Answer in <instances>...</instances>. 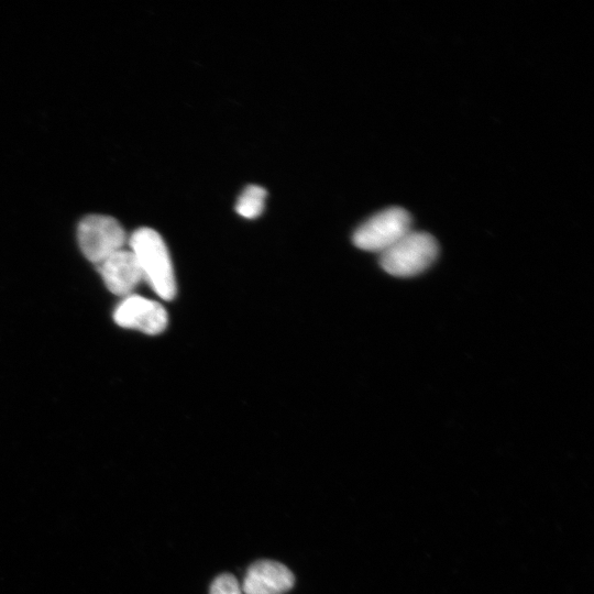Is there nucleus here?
Masks as SVG:
<instances>
[{
  "label": "nucleus",
  "instance_id": "nucleus-5",
  "mask_svg": "<svg viewBox=\"0 0 594 594\" xmlns=\"http://www.w3.org/2000/svg\"><path fill=\"white\" fill-rule=\"evenodd\" d=\"M113 319L120 327L157 334L165 330L168 318L157 301L131 294L117 306Z\"/></svg>",
  "mask_w": 594,
  "mask_h": 594
},
{
  "label": "nucleus",
  "instance_id": "nucleus-9",
  "mask_svg": "<svg viewBox=\"0 0 594 594\" xmlns=\"http://www.w3.org/2000/svg\"><path fill=\"white\" fill-rule=\"evenodd\" d=\"M210 594H241V588L232 574L224 573L215 579Z\"/></svg>",
  "mask_w": 594,
  "mask_h": 594
},
{
  "label": "nucleus",
  "instance_id": "nucleus-2",
  "mask_svg": "<svg viewBox=\"0 0 594 594\" xmlns=\"http://www.w3.org/2000/svg\"><path fill=\"white\" fill-rule=\"evenodd\" d=\"M439 254L437 240L427 232L409 231L380 254V264L396 277H411L425 272Z\"/></svg>",
  "mask_w": 594,
  "mask_h": 594
},
{
  "label": "nucleus",
  "instance_id": "nucleus-7",
  "mask_svg": "<svg viewBox=\"0 0 594 594\" xmlns=\"http://www.w3.org/2000/svg\"><path fill=\"white\" fill-rule=\"evenodd\" d=\"M295 578L284 564L261 560L252 564L243 581L245 594H284L294 585Z\"/></svg>",
  "mask_w": 594,
  "mask_h": 594
},
{
  "label": "nucleus",
  "instance_id": "nucleus-1",
  "mask_svg": "<svg viewBox=\"0 0 594 594\" xmlns=\"http://www.w3.org/2000/svg\"><path fill=\"white\" fill-rule=\"evenodd\" d=\"M130 248L139 263L142 279L164 300L176 294V279L167 246L151 228H140L130 238Z\"/></svg>",
  "mask_w": 594,
  "mask_h": 594
},
{
  "label": "nucleus",
  "instance_id": "nucleus-3",
  "mask_svg": "<svg viewBox=\"0 0 594 594\" xmlns=\"http://www.w3.org/2000/svg\"><path fill=\"white\" fill-rule=\"evenodd\" d=\"M411 231V217L400 207L386 208L356 228L352 240L361 250L383 253Z\"/></svg>",
  "mask_w": 594,
  "mask_h": 594
},
{
  "label": "nucleus",
  "instance_id": "nucleus-8",
  "mask_svg": "<svg viewBox=\"0 0 594 594\" xmlns=\"http://www.w3.org/2000/svg\"><path fill=\"white\" fill-rule=\"evenodd\" d=\"M266 190L256 185L248 186L239 196L235 204V211L246 218H257L265 205Z\"/></svg>",
  "mask_w": 594,
  "mask_h": 594
},
{
  "label": "nucleus",
  "instance_id": "nucleus-4",
  "mask_svg": "<svg viewBox=\"0 0 594 594\" xmlns=\"http://www.w3.org/2000/svg\"><path fill=\"white\" fill-rule=\"evenodd\" d=\"M77 238L82 254L96 264L122 250L125 232L112 217L89 215L78 224Z\"/></svg>",
  "mask_w": 594,
  "mask_h": 594
},
{
  "label": "nucleus",
  "instance_id": "nucleus-6",
  "mask_svg": "<svg viewBox=\"0 0 594 594\" xmlns=\"http://www.w3.org/2000/svg\"><path fill=\"white\" fill-rule=\"evenodd\" d=\"M98 271L107 288L118 296H129L142 280V274L133 252L119 250L98 264Z\"/></svg>",
  "mask_w": 594,
  "mask_h": 594
}]
</instances>
